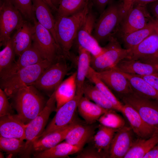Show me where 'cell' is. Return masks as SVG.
Returning <instances> with one entry per match:
<instances>
[{"instance_id":"obj_33","label":"cell","mask_w":158,"mask_h":158,"mask_svg":"<svg viewBox=\"0 0 158 158\" xmlns=\"http://www.w3.org/2000/svg\"><path fill=\"white\" fill-rule=\"evenodd\" d=\"M86 78L96 85L111 103L115 110L122 112L124 104L118 100L109 88L98 77L95 71L90 66Z\"/></svg>"},{"instance_id":"obj_18","label":"cell","mask_w":158,"mask_h":158,"mask_svg":"<svg viewBox=\"0 0 158 158\" xmlns=\"http://www.w3.org/2000/svg\"><path fill=\"white\" fill-rule=\"evenodd\" d=\"M32 44L23 52L8 68L0 73V80L4 79L25 67L33 65L44 60Z\"/></svg>"},{"instance_id":"obj_49","label":"cell","mask_w":158,"mask_h":158,"mask_svg":"<svg viewBox=\"0 0 158 158\" xmlns=\"http://www.w3.org/2000/svg\"><path fill=\"white\" fill-rule=\"evenodd\" d=\"M158 0H134L133 5L140 4L146 5L147 4L153 2Z\"/></svg>"},{"instance_id":"obj_17","label":"cell","mask_w":158,"mask_h":158,"mask_svg":"<svg viewBox=\"0 0 158 158\" xmlns=\"http://www.w3.org/2000/svg\"><path fill=\"white\" fill-rule=\"evenodd\" d=\"M0 117V136L25 140L27 124L24 123L18 115L9 114Z\"/></svg>"},{"instance_id":"obj_31","label":"cell","mask_w":158,"mask_h":158,"mask_svg":"<svg viewBox=\"0 0 158 158\" xmlns=\"http://www.w3.org/2000/svg\"><path fill=\"white\" fill-rule=\"evenodd\" d=\"M158 143V135L147 139L138 138L134 140L124 158H144Z\"/></svg>"},{"instance_id":"obj_8","label":"cell","mask_w":158,"mask_h":158,"mask_svg":"<svg viewBox=\"0 0 158 158\" xmlns=\"http://www.w3.org/2000/svg\"><path fill=\"white\" fill-rule=\"evenodd\" d=\"M56 88L52 93L41 112L27 124L25 130L26 154L29 155L32 150L33 142L37 140L44 130L49 116L56 111L55 93Z\"/></svg>"},{"instance_id":"obj_38","label":"cell","mask_w":158,"mask_h":158,"mask_svg":"<svg viewBox=\"0 0 158 158\" xmlns=\"http://www.w3.org/2000/svg\"><path fill=\"white\" fill-rule=\"evenodd\" d=\"M115 110L109 109L102 115L97 121L100 124L108 127L119 129L125 126L123 118L115 111Z\"/></svg>"},{"instance_id":"obj_1","label":"cell","mask_w":158,"mask_h":158,"mask_svg":"<svg viewBox=\"0 0 158 158\" xmlns=\"http://www.w3.org/2000/svg\"><path fill=\"white\" fill-rule=\"evenodd\" d=\"M92 6L89 1L82 9L73 15L68 16H56L55 31L57 41L67 59L71 58L70 50Z\"/></svg>"},{"instance_id":"obj_44","label":"cell","mask_w":158,"mask_h":158,"mask_svg":"<svg viewBox=\"0 0 158 158\" xmlns=\"http://www.w3.org/2000/svg\"><path fill=\"white\" fill-rule=\"evenodd\" d=\"M146 6L150 14L152 15L155 19L158 20V0L148 4Z\"/></svg>"},{"instance_id":"obj_24","label":"cell","mask_w":158,"mask_h":158,"mask_svg":"<svg viewBox=\"0 0 158 158\" xmlns=\"http://www.w3.org/2000/svg\"><path fill=\"white\" fill-rule=\"evenodd\" d=\"M34 26L25 20L20 28L12 36L16 55L19 56L32 45Z\"/></svg>"},{"instance_id":"obj_19","label":"cell","mask_w":158,"mask_h":158,"mask_svg":"<svg viewBox=\"0 0 158 158\" xmlns=\"http://www.w3.org/2000/svg\"><path fill=\"white\" fill-rule=\"evenodd\" d=\"M79 122L75 119L66 127L38 139L33 142L32 150L38 153L54 147L65 140L69 131Z\"/></svg>"},{"instance_id":"obj_32","label":"cell","mask_w":158,"mask_h":158,"mask_svg":"<svg viewBox=\"0 0 158 158\" xmlns=\"http://www.w3.org/2000/svg\"><path fill=\"white\" fill-rule=\"evenodd\" d=\"M82 149L67 142L60 143L54 147L43 151L37 153V158H65L70 155L79 152Z\"/></svg>"},{"instance_id":"obj_41","label":"cell","mask_w":158,"mask_h":158,"mask_svg":"<svg viewBox=\"0 0 158 158\" xmlns=\"http://www.w3.org/2000/svg\"><path fill=\"white\" fill-rule=\"evenodd\" d=\"M78 158H101L103 156L93 145L88 147L83 150L76 156Z\"/></svg>"},{"instance_id":"obj_25","label":"cell","mask_w":158,"mask_h":158,"mask_svg":"<svg viewBox=\"0 0 158 158\" xmlns=\"http://www.w3.org/2000/svg\"><path fill=\"white\" fill-rule=\"evenodd\" d=\"M93 138V146L104 158L109 157L111 145L116 133L119 129L113 128L100 124Z\"/></svg>"},{"instance_id":"obj_22","label":"cell","mask_w":158,"mask_h":158,"mask_svg":"<svg viewBox=\"0 0 158 158\" xmlns=\"http://www.w3.org/2000/svg\"><path fill=\"white\" fill-rule=\"evenodd\" d=\"M32 2L33 11L37 21L49 31L58 44L55 31L56 19L51 8L44 0H32Z\"/></svg>"},{"instance_id":"obj_39","label":"cell","mask_w":158,"mask_h":158,"mask_svg":"<svg viewBox=\"0 0 158 158\" xmlns=\"http://www.w3.org/2000/svg\"><path fill=\"white\" fill-rule=\"evenodd\" d=\"M22 16L28 21H33L35 18L32 0H11Z\"/></svg>"},{"instance_id":"obj_9","label":"cell","mask_w":158,"mask_h":158,"mask_svg":"<svg viewBox=\"0 0 158 158\" xmlns=\"http://www.w3.org/2000/svg\"><path fill=\"white\" fill-rule=\"evenodd\" d=\"M124 104L132 106L143 121L158 134V104L133 92L122 97Z\"/></svg>"},{"instance_id":"obj_47","label":"cell","mask_w":158,"mask_h":158,"mask_svg":"<svg viewBox=\"0 0 158 158\" xmlns=\"http://www.w3.org/2000/svg\"><path fill=\"white\" fill-rule=\"evenodd\" d=\"M48 5L52 11L56 12L59 0H44Z\"/></svg>"},{"instance_id":"obj_10","label":"cell","mask_w":158,"mask_h":158,"mask_svg":"<svg viewBox=\"0 0 158 158\" xmlns=\"http://www.w3.org/2000/svg\"><path fill=\"white\" fill-rule=\"evenodd\" d=\"M65 58L51 64L32 85L39 90L53 91L58 88L69 70Z\"/></svg>"},{"instance_id":"obj_35","label":"cell","mask_w":158,"mask_h":158,"mask_svg":"<svg viewBox=\"0 0 158 158\" xmlns=\"http://www.w3.org/2000/svg\"><path fill=\"white\" fill-rule=\"evenodd\" d=\"M90 0H59L56 15L68 16L82 9Z\"/></svg>"},{"instance_id":"obj_36","label":"cell","mask_w":158,"mask_h":158,"mask_svg":"<svg viewBox=\"0 0 158 158\" xmlns=\"http://www.w3.org/2000/svg\"><path fill=\"white\" fill-rule=\"evenodd\" d=\"M0 148L8 154H26L25 142L17 138H5L0 136Z\"/></svg>"},{"instance_id":"obj_11","label":"cell","mask_w":158,"mask_h":158,"mask_svg":"<svg viewBox=\"0 0 158 158\" xmlns=\"http://www.w3.org/2000/svg\"><path fill=\"white\" fill-rule=\"evenodd\" d=\"M154 19L149 12L146 5H134L123 18L114 33L118 32L122 37L145 27Z\"/></svg>"},{"instance_id":"obj_7","label":"cell","mask_w":158,"mask_h":158,"mask_svg":"<svg viewBox=\"0 0 158 158\" xmlns=\"http://www.w3.org/2000/svg\"><path fill=\"white\" fill-rule=\"evenodd\" d=\"M11 0H0V44L4 47L25 21Z\"/></svg>"},{"instance_id":"obj_37","label":"cell","mask_w":158,"mask_h":158,"mask_svg":"<svg viewBox=\"0 0 158 158\" xmlns=\"http://www.w3.org/2000/svg\"><path fill=\"white\" fill-rule=\"evenodd\" d=\"M16 55L11 37L0 52V73L8 68L15 62Z\"/></svg>"},{"instance_id":"obj_3","label":"cell","mask_w":158,"mask_h":158,"mask_svg":"<svg viewBox=\"0 0 158 158\" xmlns=\"http://www.w3.org/2000/svg\"><path fill=\"white\" fill-rule=\"evenodd\" d=\"M123 17V0L109 4L96 20L93 32L99 43L108 41L117 30Z\"/></svg>"},{"instance_id":"obj_4","label":"cell","mask_w":158,"mask_h":158,"mask_svg":"<svg viewBox=\"0 0 158 158\" xmlns=\"http://www.w3.org/2000/svg\"><path fill=\"white\" fill-rule=\"evenodd\" d=\"M51 64L44 59L37 63L22 68L6 78L0 80L1 88L7 96L11 98L23 85H32Z\"/></svg>"},{"instance_id":"obj_26","label":"cell","mask_w":158,"mask_h":158,"mask_svg":"<svg viewBox=\"0 0 158 158\" xmlns=\"http://www.w3.org/2000/svg\"><path fill=\"white\" fill-rule=\"evenodd\" d=\"M77 109L85 122L90 124L94 123L102 115L109 110L92 102L83 95L80 99Z\"/></svg>"},{"instance_id":"obj_45","label":"cell","mask_w":158,"mask_h":158,"mask_svg":"<svg viewBox=\"0 0 158 158\" xmlns=\"http://www.w3.org/2000/svg\"><path fill=\"white\" fill-rule=\"evenodd\" d=\"M134 0H123V17L132 8Z\"/></svg>"},{"instance_id":"obj_28","label":"cell","mask_w":158,"mask_h":158,"mask_svg":"<svg viewBox=\"0 0 158 158\" xmlns=\"http://www.w3.org/2000/svg\"><path fill=\"white\" fill-rule=\"evenodd\" d=\"M158 20L151 21L145 28L122 37L125 48L132 50L148 36L156 32Z\"/></svg>"},{"instance_id":"obj_2","label":"cell","mask_w":158,"mask_h":158,"mask_svg":"<svg viewBox=\"0 0 158 158\" xmlns=\"http://www.w3.org/2000/svg\"><path fill=\"white\" fill-rule=\"evenodd\" d=\"M18 115L26 124L35 118L45 106L44 98L32 85H23L11 97Z\"/></svg>"},{"instance_id":"obj_50","label":"cell","mask_w":158,"mask_h":158,"mask_svg":"<svg viewBox=\"0 0 158 158\" xmlns=\"http://www.w3.org/2000/svg\"><path fill=\"white\" fill-rule=\"evenodd\" d=\"M4 156H3V154L2 153L1 154L0 152V158H3Z\"/></svg>"},{"instance_id":"obj_14","label":"cell","mask_w":158,"mask_h":158,"mask_svg":"<svg viewBox=\"0 0 158 158\" xmlns=\"http://www.w3.org/2000/svg\"><path fill=\"white\" fill-rule=\"evenodd\" d=\"M95 72L110 90L122 97L133 92L127 78L115 67L107 71Z\"/></svg>"},{"instance_id":"obj_43","label":"cell","mask_w":158,"mask_h":158,"mask_svg":"<svg viewBox=\"0 0 158 158\" xmlns=\"http://www.w3.org/2000/svg\"><path fill=\"white\" fill-rule=\"evenodd\" d=\"M139 76L158 91V73L148 75Z\"/></svg>"},{"instance_id":"obj_40","label":"cell","mask_w":158,"mask_h":158,"mask_svg":"<svg viewBox=\"0 0 158 158\" xmlns=\"http://www.w3.org/2000/svg\"><path fill=\"white\" fill-rule=\"evenodd\" d=\"M12 110L6 94L0 89V117L12 114Z\"/></svg>"},{"instance_id":"obj_48","label":"cell","mask_w":158,"mask_h":158,"mask_svg":"<svg viewBox=\"0 0 158 158\" xmlns=\"http://www.w3.org/2000/svg\"><path fill=\"white\" fill-rule=\"evenodd\" d=\"M141 61L153 65L156 67L158 71V57H152Z\"/></svg>"},{"instance_id":"obj_51","label":"cell","mask_w":158,"mask_h":158,"mask_svg":"<svg viewBox=\"0 0 158 158\" xmlns=\"http://www.w3.org/2000/svg\"><path fill=\"white\" fill-rule=\"evenodd\" d=\"M156 32H157V33L158 35V28H157V30H156Z\"/></svg>"},{"instance_id":"obj_20","label":"cell","mask_w":158,"mask_h":158,"mask_svg":"<svg viewBox=\"0 0 158 158\" xmlns=\"http://www.w3.org/2000/svg\"><path fill=\"white\" fill-rule=\"evenodd\" d=\"M96 127L94 123L85 124L79 122L68 132L65 139V142L82 149L92 138Z\"/></svg>"},{"instance_id":"obj_12","label":"cell","mask_w":158,"mask_h":158,"mask_svg":"<svg viewBox=\"0 0 158 158\" xmlns=\"http://www.w3.org/2000/svg\"><path fill=\"white\" fill-rule=\"evenodd\" d=\"M83 95V94L76 93L73 99L59 108L56 111V113L51 122L37 139L72 123L75 119V116L78 103Z\"/></svg>"},{"instance_id":"obj_42","label":"cell","mask_w":158,"mask_h":158,"mask_svg":"<svg viewBox=\"0 0 158 158\" xmlns=\"http://www.w3.org/2000/svg\"><path fill=\"white\" fill-rule=\"evenodd\" d=\"M115 0H92V4L96 8L101 14L104 11L107 6Z\"/></svg>"},{"instance_id":"obj_15","label":"cell","mask_w":158,"mask_h":158,"mask_svg":"<svg viewBox=\"0 0 158 158\" xmlns=\"http://www.w3.org/2000/svg\"><path fill=\"white\" fill-rule=\"evenodd\" d=\"M133 133L130 127L125 126L118 130L112 140L109 157L124 158L134 141Z\"/></svg>"},{"instance_id":"obj_5","label":"cell","mask_w":158,"mask_h":158,"mask_svg":"<svg viewBox=\"0 0 158 158\" xmlns=\"http://www.w3.org/2000/svg\"><path fill=\"white\" fill-rule=\"evenodd\" d=\"M131 50L122 47L117 38L112 35L102 52L96 57L91 55L90 67L97 72L109 70L121 60L130 59Z\"/></svg>"},{"instance_id":"obj_13","label":"cell","mask_w":158,"mask_h":158,"mask_svg":"<svg viewBox=\"0 0 158 158\" xmlns=\"http://www.w3.org/2000/svg\"><path fill=\"white\" fill-rule=\"evenodd\" d=\"M96 21L91 8L79 29L76 37L78 46L89 51L94 57L99 55L103 50V47L99 45L93 35Z\"/></svg>"},{"instance_id":"obj_23","label":"cell","mask_w":158,"mask_h":158,"mask_svg":"<svg viewBox=\"0 0 158 158\" xmlns=\"http://www.w3.org/2000/svg\"><path fill=\"white\" fill-rule=\"evenodd\" d=\"M115 67L121 72L140 76L158 73L157 68L153 65L130 59L121 60Z\"/></svg>"},{"instance_id":"obj_29","label":"cell","mask_w":158,"mask_h":158,"mask_svg":"<svg viewBox=\"0 0 158 158\" xmlns=\"http://www.w3.org/2000/svg\"><path fill=\"white\" fill-rule=\"evenodd\" d=\"M78 52L76 71V93L83 94V87L90 67L91 55L89 51L79 46Z\"/></svg>"},{"instance_id":"obj_27","label":"cell","mask_w":158,"mask_h":158,"mask_svg":"<svg viewBox=\"0 0 158 158\" xmlns=\"http://www.w3.org/2000/svg\"><path fill=\"white\" fill-rule=\"evenodd\" d=\"M76 72L60 84L55 93L56 111L63 104L73 99L76 94Z\"/></svg>"},{"instance_id":"obj_30","label":"cell","mask_w":158,"mask_h":158,"mask_svg":"<svg viewBox=\"0 0 158 158\" xmlns=\"http://www.w3.org/2000/svg\"><path fill=\"white\" fill-rule=\"evenodd\" d=\"M121 72L128 80L134 92L158 101V91L142 78L138 75Z\"/></svg>"},{"instance_id":"obj_46","label":"cell","mask_w":158,"mask_h":158,"mask_svg":"<svg viewBox=\"0 0 158 158\" xmlns=\"http://www.w3.org/2000/svg\"><path fill=\"white\" fill-rule=\"evenodd\" d=\"M144 158H158V143L145 155Z\"/></svg>"},{"instance_id":"obj_34","label":"cell","mask_w":158,"mask_h":158,"mask_svg":"<svg viewBox=\"0 0 158 158\" xmlns=\"http://www.w3.org/2000/svg\"><path fill=\"white\" fill-rule=\"evenodd\" d=\"M83 95L98 106L107 109L115 110L111 103L94 84L85 80L83 89Z\"/></svg>"},{"instance_id":"obj_21","label":"cell","mask_w":158,"mask_h":158,"mask_svg":"<svg viewBox=\"0 0 158 158\" xmlns=\"http://www.w3.org/2000/svg\"><path fill=\"white\" fill-rule=\"evenodd\" d=\"M158 57V35L156 32L151 35L131 50L130 59L143 61Z\"/></svg>"},{"instance_id":"obj_16","label":"cell","mask_w":158,"mask_h":158,"mask_svg":"<svg viewBox=\"0 0 158 158\" xmlns=\"http://www.w3.org/2000/svg\"><path fill=\"white\" fill-rule=\"evenodd\" d=\"M127 118L133 133L138 138L147 139L158 135L148 125L135 110L127 104H124L122 112Z\"/></svg>"},{"instance_id":"obj_6","label":"cell","mask_w":158,"mask_h":158,"mask_svg":"<svg viewBox=\"0 0 158 158\" xmlns=\"http://www.w3.org/2000/svg\"><path fill=\"white\" fill-rule=\"evenodd\" d=\"M33 22L34 32L32 44L43 58L53 63L65 58L49 31L41 25L35 18Z\"/></svg>"}]
</instances>
